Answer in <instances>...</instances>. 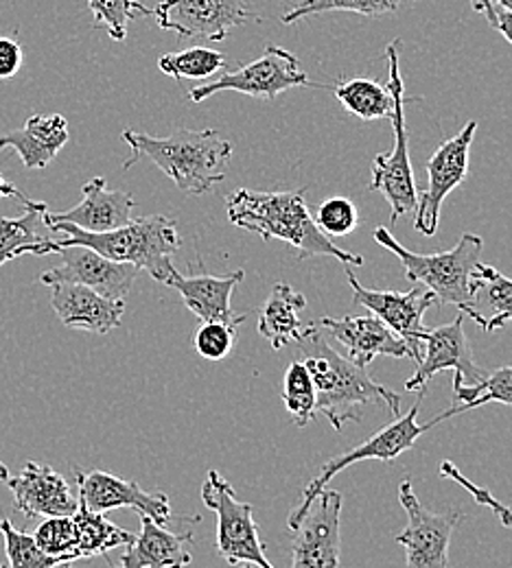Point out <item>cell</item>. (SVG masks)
Listing matches in <instances>:
<instances>
[{
  "label": "cell",
  "instance_id": "cell-40",
  "mask_svg": "<svg viewBox=\"0 0 512 568\" xmlns=\"http://www.w3.org/2000/svg\"><path fill=\"white\" fill-rule=\"evenodd\" d=\"M22 67V47L13 38H0V79L16 77Z\"/></svg>",
  "mask_w": 512,
  "mask_h": 568
},
{
  "label": "cell",
  "instance_id": "cell-30",
  "mask_svg": "<svg viewBox=\"0 0 512 568\" xmlns=\"http://www.w3.org/2000/svg\"><path fill=\"white\" fill-rule=\"evenodd\" d=\"M228 62L220 51L195 47L180 53H167L158 60L162 74L173 79H209L215 72L225 71Z\"/></svg>",
  "mask_w": 512,
  "mask_h": 568
},
{
  "label": "cell",
  "instance_id": "cell-17",
  "mask_svg": "<svg viewBox=\"0 0 512 568\" xmlns=\"http://www.w3.org/2000/svg\"><path fill=\"white\" fill-rule=\"evenodd\" d=\"M79 503L90 511L106 514L110 509L130 507L139 516H149L158 525L171 520V503L164 493H147L137 481L114 477L103 470H74Z\"/></svg>",
  "mask_w": 512,
  "mask_h": 568
},
{
  "label": "cell",
  "instance_id": "cell-3",
  "mask_svg": "<svg viewBox=\"0 0 512 568\" xmlns=\"http://www.w3.org/2000/svg\"><path fill=\"white\" fill-rule=\"evenodd\" d=\"M121 136L132 149L123 169L147 158L187 195H207L215 189L225 180L232 158V144L223 141L215 130H178L164 139L126 130Z\"/></svg>",
  "mask_w": 512,
  "mask_h": 568
},
{
  "label": "cell",
  "instance_id": "cell-5",
  "mask_svg": "<svg viewBox=\"0 0 512 568\" xmlns=\"http://www.w3.org/2000/svg\"><path fill=\"white\" fill-rule=\"evenodd\" d=\"M49 230L62 236L56 241V254L62 247L83 245L110 261L137 265L141 272H147L153 281L162 284H167L175 272L171 256L180 250L182 243L175 221L164 214L132 219L123 227L101 234L83 232L71 223H53Z\"/></svg>",
  "mask_w": 512,
  "mask_h": 568
},
{
  "label": "cell",
  "instance_id": "cell-9",
  "mask_svg": "<svg viewBox=\"0 0 512 568\" xmlns=\"http://www.w3.org/2000/svg\"><path fill=\"white\" fill-rule=\"evenodd\" d=\"M298 85L315 88V83H311V79L300 69V62L293 53L285 51L283 47L270 44L257 62L241 67L237 71L221 72L215 81L191 88L189 99L193 103H202L218 92L230 90L263 101H277L279 94Z\"/></svg>",
  "mask_w": 512,
  "mask_h": 568
},
{
  "label": "cell",
  "instance_id": "cell-4",
  "mask_svg": "<svg viewBox=\"0 0 512 568\" xmlns=\"http://www.w3.org/2000/svg\"><path fill=\"white\" fill-rule=\"evenodd\" d=\"M374 241L401 261L408 281L425 284V288L436 295V302L455 306L484 328L486 317L475 308L478 293L482 288V281L475 274L480 254L484 250L482 236L466 232L449 252L436 254L410 252L394 239L390 227L383 225L374 230Z\"/></svg>",
  "mask_w": 512,
  "mask_h": 568
},
{
  "label": "cell",
  "instance_id": "cell-11",
  "mask_svg": "<svg viewBox=\"0 0 512 568\" xmlns=\"http://www.w3.org/2000/svg\"><path fill=\"white\" fill-rule=\"evenodd\" d=\"M399 503L408 514V525L396 536V542L405 547V568H449V545L462 514L428 509L414 495L410 479L399 486Z\"/></svg>",
  "mask_w": 512,
  "mask_h": 568
},
{
  "label": "cell",
  "instance_id": "cell-39",
  "mask_svg": "<svg viewBox=\"0 0 512 568\" xmlns=\"http://www.w3.org/2000/svg\"><path fill=\"white\" fill-rule=\"evenodd\" d=\"M440 475L442 477H446V479H451V481H455L460 488H464L471 497L475 498V503H480V505H484V507H489L498 518H500V523H502V527H506V529H512V507L509 505H504L502 500H498V498L493 497L486 488H480V486H475L471 479H466L451 462H442L440 464Z\"/></svg>",
  "mask_w": 512,
  "mask_h": 568
},
{
  "label": "cell",
  "instance_id": "cell-34",
  "mask_svg": "<svg viewBox=\"0 0 512 568\" xmlns=\"http://www.w3.org/2000/svg\"><path fill=\"white\" fill-rule=\"evenodd\" d=\"M88 9L94 18V27L106 29V33L123 42L128 36V24L141 16H151V9L139 0H88Z\"/></svg>",
  "mask_w": 512,
  "mask_h": 568
},
{
  "label": "cell",
  "instance_id": "cell-29",
  "mask_svg": "<svg viewBox=\"0 0 512 568\" xmlns=\"http://www.w3.org/2000/svg\"><path fill=\"white\" fill-rule=\"evenodd\" d=\"M335 99L344 110L367 123L392 116V94L388 85H381L374 79H349L333 88Z\"/></svg>",
  "mask_w": 512,
  "mask_h": 568
},
{
  "label": "cell",
  "instance_id": "cell-19",
  "mask_svg": "<svg viewBox=\"0 0 512 568\" xmlns=\"http://www.w3.org/2000/svg\"><path fill=\"white\" fill-rule=\"evenodd\" d=\"M81 193H83L81 204H77L71 211H64V213L47 211L44 214L47 227L53 223H71L83 232L101 234V232L123 227L134 219L132 216L137 209L134 197L126 191H110L103 178H92L90 182H86Z\"/></svg>",
  "mask_w": 512,
  "mask_h": 568
},
{
  "label": "cell",
  "instance_id": "cell-1",
  "mask_svg": "<svg viewBox=\"0 0 512 568\" xmlns=\"http://www.w3.org/2000/svg\"><path fill=\"white\" fill-rule=\"evenodd\" d=\"M298 344L315 385V414H322L335 430H342L347 423H360L368 403H383L392 416H401V396L374 383L367 367L333 351L324 328L309 324Z\"/></svg>",
  "mask_w": 512,
  "mask_h": 568
},
{
  "label": "cell",
  "instance_id": "cell-21",
  "mask_svg": "<svg viewBox=\"0 0 512 568\" xmlns=\"http://www.w3.org/2000/svg\"><path fill=\"white\" fill-rule=\"evenodd\" d=\"M51 288V306L64 326L97 335L121 326L126 300H110L83 284H53Z\"/></svg>",
  "mask_w": 512,
  "mask_h": 568
},
{
  "label": "cell",
  "instance_id": "cell-37",
  "mask_svg": "<svg viewBox=\"0 0 512 568\" xmlns=\"http://www.w3.org/2000/svg\"><path fill=\"white\" fill-rule=\"evenodd\" d=\"M245 317H239L234 322H202V326L193 335V346L198 355L209 361H221L230 355L237 344V331L245 322Z\"/></svg>",
  "mask_w": 512,
  "mask_h": 568
},
{
  "label": "cell",
  "instance_id": "cell-13",
  "mask_svg": "<svg viewBox=\"0 0 512 568\" xmlns=\"http://www.w3.org/2000/svg\"><path fill=\"white\" fill-rule=\"evenodd\" d=\"M478 132V121H469L453 139L442 142L428 162V189L419 197L414 230L434 236L439 232L440 209L449 193L458 189L469 173V151Z\"/></svg>",
  "mask_w": 512,
  "mask_h": 568
},
{
  "label": "cell",
  "instance_id": "cell-12",
  "mask_svg": "<svg viewBox=\"0 0 512 568\" xmlns=\"http://www.w3.org/2000/svg\"><path fill=\"white\" fill-rule=\"evenodd\" d=\"M347 281L353 288V302L358 306L372 311L374 317H379L396 337H401L412 351V361L419 363L423 356V344L428 335L423 315L428 308L436 304V295L421 286H414L405 293L367 288L358 281L351 267H347Z\"/></svg>",
  "mask_w": 512,
  "mask_h": 568
},
{
  "label": "cell",
  "instance_id": "cell-15",
  "mask_svg": "<svg viewBox=\"0 0 512 568\" xmlns=\"http://www.w3.org/2000/svg\"><path fill=\"white\" fill-rule=\"evenodd\" d=\"M464 313H460L451 324L428 328L423 356L416 363V372L412 378L405 381L408 392H421L428 389V383L432 376L444 369H453V387L458 385H478L486 378V369L475 365L473 351L466 339V333L462 328Z\"/></svg>",
  "mask_w": 512,
  "mask_h": 568
},
{
  "label": "cell",
  "instance_id": "cell-33",
  "mask_svg": "<svg viewBox=\"0 0 512 568\" xmlns=\"http://www.w3.org/2000/svg\"><path fill=\"white\" fill-rule=\"evenodd\" d=\"M408 0H302L288 13H283V24H293L302 18L327 13V11H355L367 18H379L394 13Z\"/></svg>",
  "mask_w": 512,
  "mask_h": 568
},
{
  "label": "cell",
  "instance_id": "cell-8",
  "mask_svg": "<svg viewBox=\"0 0 512 568\" xmlns=\"http://www.w3.org/2000/svg\"><path fill=\"white\" fill-rule=\"evenodd\" d=\"M202 500L218 516V551L228 565L248 562L274 568L265 556L252 505L239 500L232 486L218 470H211L202 484Z\"/></svg>",
  "mask_w": 512,
  "mask_h": 568
},
{
  "label": "cell",
  "instance_id": "cell-28",
  "mask_svg": "<svg viewBox=\"0 0 512 568\" xmlns=\"http://www.w3.org/2000/svg\"><path fill=\"white\" fill-rule=\"evenodd\" d=\"M491 403L511 405L512 407V365L489 372L486 378L478 385L453 387V405L446 412L439 414L432 423H428V428H434L453 416L466 414L471 409H478V407H484Z\"/></svg>",
  "mask_w": 512,
  "mask_h": 568
},
{
  "label": "cell",
  "instance_id": "cell-43",
  "mask_svg": "<svg viewBox=\"0 0 512 568\" xmlns=\"http://www.w3.org/2000/svg\"><path fill=\"white\" fill-rule=\"evenodd\" d=\"M471 7H473V11L484 13L486 20H489V24L493 22V18H495V4H493V0H471Z\"/></svg>",
  "mask_w": 512,
  "mask_h": 568
},
{
  "label": "cell",
  "instance_id": "cell-45",
  "mask_svg": "<svg viewBox=\"0 0 512 568\" xmlns=\"http://www.w3.org/2000/svg\"><path fill=\"white\" fill-rule=\"evenodd\" d=\"M498 7H502V9H509V11H512V0H498Z\"/></svg>",
  "mask_w": 512,
  "mask_h": 568
},
{
  "label": "cell",
  "instance_id": "cell-6",
  "mask_svg": "<svg viewBox=\"0 0 512 568\" xmlns=\"http://www.w3.org/2000/svg\"><path fill=\"white\" fill-rule=\"evenodd\" d=\"M401 40H394L385 47V62H388V90L392 94V128H394V146L388 153H379L372 162V180L370 191L381 193L390 204L392 221L396 223L405 214L416 213L419 206V189L414 180V169L410 160V136L405 123V83L401 77Z\"/></svg>",
  "mask_w": 512,
  "mask_h": 568
},
{
  "label": "cell",
  "instance_id": "cell-31",
  "mask_svg": "<svg viewBox=\"0 0 512 568\" xmlns=\"http://www.w3.org/2000/svg\"><path fill=\"white\" fill-rule=\"evenodd\" d=\"M475 274L482 281L480 293H484L486 304L491 306V315L484 324V333H495L512 322V278L484 263H478Z\"/></svg>",
  "mask_w": 512,
  "mask_h": 568
},
{
  "label": "cell",
  "instance_id": "cell-14",
  "mask_svg": "<svg viewBox=\"0 0 512 568\" xmlns=\"http://www.w3.org/2000/svg\"><path fill=\"white\" fill-rule=\"evenodd\" d=\"M342 495L324 488L293 527L292 568L340 567Z\"/></svg>",
  "mask_w": 512,
  "mask_h": 568
},
{
  "label": "cell",
  "instance_id": "cell-42",
  "mask_svg": "<svg viewBox=\"0 0 512 568\" xmlns=\"http://www.w3.org/2000/svg\"><path fill=\"white\" fill-rule=\"evenodd\" d=\"M4 197H13V200H18V202H22V206H29L33 200H29L18 186H13L11 182H7L4 180V175L0 173V200H4Z\"/></svg>",
  "mask_w": 512,
  "mask_h": 568
},
{
  "label": "cell",
  "instance_id": "cell-16",
  "mask_svg": "<svg viewBox=\"0 0 512 568\" xmlns=\"http://www.w3.org/2000/svg\"><path fill=\"white\" fill-rule=\"evenodd\" d=\"M58 256L62 258V263L53 270H47L40 276V283L47 286L83 284L110 300H126L141 274L137 265L110 261L83 245L62 247Z\"/></svg>",
  "mask_w": 512,
  "mask_h": 568
},
{
  "label": "cell",
  "instance_id": "cell-35",
  "mask_svg": "<svg viewBox=\"0 0 512 568\" xmlns=\"http://www.w3.org/2000/svg\"><path fill=\"white\" fill-rule=\"evenodd\" d=\"M38 547L60 565L77 562V531L73 516H51L33 534Z\"/></svg>",
  "mask_w": 512,
  "mask_h": 568
},
{
  "label": "cell",
  "instance_id": "cell-10",
  "mask_svg": "<svg viewBox=\"0 0 512 568\" xmlns=\"http://www.w3.org/2000/svg\"><path fill=\"white\" fill-rule=\"evenodd\" d=\"M151 16L162 31H173L182 40L221 42L248 22H261L243 0H160Z\"/></svg>",
  "mask_w": 512,
  "mask_h": 568
},
{
  "label": "cell",
  "instance_id": "cell-18",
  "mask_svg": "<svg viewBox=\"0 0 512 568\" xmlns=\"http://www.w3.org/2000/svg\"><path fill=\"white\" fill-rule=\"evenodd\" d=\"M7 488L13 495V507L29 516H73L79 507L69 481L51 466L27 462L20 473L7 477Z\"/></svg>",
  "mask_w": 512,
  "mask_h": 568
},
{
  "label": "cell",
  "instance_id": "cell-25",
  "mask_svg": "<svg viewBox=\"0 0 512 568\" xmlns=\"http://www.w3.org/2000/svg\"><path fill=\"white\" fill-rule=\"evenodd\" d=\"M307 306L302 293L285 283L274 284L270 297L259 311V335L270 342L272 351H283L298 344L302 337V322L298 313Z\"/></svg>",
  "mask_w": 512,
  "mask_h": 568
},
{
  "label": "cell",
  "instance_id": "cell-46",
  "mask_svg": "<svg viewBox=\"0 0 512 568\" xmlns=\"http://www.w3.org/2000/svg\"><path fill=\"white\" fill-rule=\"evenodd\" d=\"M0 568H4V567H0ZM56 568H71V565H60V567H56Z\"/></svg>",
  "mask_w": 512,
  "mask_h": 568
},
{
  "label": "cell",
  "instance_id": "cell-36",
  "mask_svg": "<svg viewBox=\"0 0 512 568\" xmlns=\"http://www.w3.org/2000/svg\"><path fill=\"white\" fill-rule=\"evenodd\" d=\"M0 534L4 540V554L11 568H56L60 562L47 556L31 534L16 529L7 518H0Z\"/></svg>",
  "mask_w": 512,
  "mask_h": 568
},
{
  "label": "cell",
  "instance_id": "cell-47",
  "mask_svg": "<svg viewBox=\"0 0 512 568\" xmlns=\"http://www.w3.org/2000/svg\"><path fill=\"white\" fill-rule=\"evenodd\" d=\"M243 568H250V567H243ZM257 568H261V567H257Z\"/></svg>",
  "mask_w": 512,
  "mask_h": 568
},
{
  "label": "cell",
  "instance_id": "cell-38",
  "mask_svg": "<svg viewBox=\"0 0 512 568\" xmlns=\"http://www.w3.org/2000/svg\"><path fill=\"white\" fill-rule=\"evenodd\" d=\"M315 225L331 236H349L358 227V209L347 197H331L318 206L313 214Z\"/></svg>",
  "mask_w": 512,
  "mask_h": 568
},
{
  "label": "cell",
  "instance_id": "cell-44",
  "mask_svg": "<svg viewBox=\"0 0 512 568\" xmlns=\"http://www.w3.org/2000/svg\"><path fill=\"white\" fill-rule=\"evenodd\" d=\"M7 477H9V470H7V466L0 462V481H7Z\"/></svg>",
  "mask_w": 512,
  "mask_h": 568
},
{
  "label": "cell",
  "instance_id": "cell-27",
  "mask_svg": "<svg viewBox=\"0 0 512 568\" xmlns=\"http://www.w3.org/2000/svg\"><path fill=\"white\" fill-rule=\"evenodd\" d=\"M74 531H77V560H90L97 556H106L108 551L130 545L134 534L117 527L103 514L90 511L79 503L73 514Z\"/></svg>",
  "mask_w": 512,
  "mask_h": 568
},
{
  "label": "cell",
  "instance_id": "cell-23",
  "mask_svg": "<svg viewBox=\"0 0 512 568\" xmlns=\"http://www.w3.org/2000/svg\"><path fill=\"white\" fill-rule=\"evenodd\" d=\"M245 278V272L239 270L228 276H209L204 272L191 274V276H180L175 270L171 278L167 281V286H173L187 308L198 315L202 322H234L239 317H245L243 313H234L230 306V297L234 286Z\"/></svg>",
  "mask_w": 512,
  "mask_h": 568
},
{
  "label": "cell",
  "instance_id": "cell-24",
  "mask_svg": "<svg viewBox=\"0 0 512 568\" xmlns=\"http://www.w3.org/2000/svg\"><path fill=\"white\" fill-rule=\"evenodd\" d=\"M69 142V123L62 114L31 116L22 130L0 136V149H13L27 169H47Z\"/></svg>",
  "mask_w": 512,
  "mask_h": 568
},
{
  "label": "cell",
  "instance_id": "cell-2",
  "mask_svg": "<svg viewBox=\"0 0 512 568\" xmlns=\"http://www.w3.org/2000/svg\"><path fill=\"white\" fill-rule=\"evenodd\" d=\"M228 221L241 230L257 232L265 241L279 239L298 250V261L329 256L344 265H364V256L338 247L313 221L307 206V189L261 193L239 189L225 197Z\"/></svg>",
  "mask_w": 512,
  "mask_h": 568
},
{
  "label": "cell",
  "instance_id": "cell-32",
  "mask_svg": "<svg viewBox=\"0 0 512 568\" xmlns=\"http://www.w3.org/2000/svg\"><path fill=\"white\" fill-rule=\"evenodd\" d=\"M283 405L300 428L315 416V385L302 361H293L283 376Z\"/></svg>",
  "mask_w": 512,
  "mask_h": 568
},
{
  "label": "cell",
  "instance_id": "cell-41",
  "mask_svg": "<svg viewBox=\"0 0 512 568\" xmlns=\"http://www.w3.org/2000/svg\"><path fill=\"white\" fill-rule=\"evenodd\" d=\"M491 27L498 29L512 44V11L502 9V7H495V18H493Z\"/></svg>",
  "mask_w": 512,
  "mask_h": 568
},
{
  "label": "cell",
  "instance_id": "cell-26",
  "mask_svg": "<svg viewBox=\"0 0 512 568\" xmlns=\"http://www.w3.org/2000/svg\"><path fill=\"white\" fill-rule=\"evenodd\" d=\"M47 211V204L31 202L22 216H0V267L20 256H47V247L53 241L44 234Z\"/></svg>",
  "mask_w": 512,
  "mask_h": 568
},
{
  "label": "cell",
  "instance_id": "cell-7",
  "mask_svg": "<svg viewBox=\"0 0 512 568\" xmlns=\"http://www.w3.org/2000/svg\"><path fill=\"white\" fill-rule=\"evenodd\" d=\"M425 392L428 389H421L419 392V398L414 403V407L405 414V416H399L392 425L383 426L381 430H377L372 437H368L364 444H360L358 448L353 450H347L333 459H329L320 475L302 490V498H300V505L293 509L288 518V527L293 529L298 525V520L302 518V514L311 507V503L315 500V497L329 486V481L340 475L342 470H347L349 466L353 464H360V462H394L399 455H403L405 450H410L416 439L428 433L430 428L428 425H419V409H421V403L425 398Z\"/></svg>",
  "mask_w": 512,
  "mask_h": 568
},
{
  "label": "cell",
  "instance_id": "cell-20",
  "mask_svg": "<svg viewBox=\"0 0 512 568\" xmlns=\"http://www.w3.org/2000/svg\"><path fill=\"white\" fill-rule=\"evenodd\" d=\"M320 328H324L338 344L347 348V356L360 365L368 367L377 356H394L403 358L410 356V346L396 337L379 317L362 315V317H322L315 322Z\"/></svg>",
  "mask_w": 512,
  "mask_h": 568
},
{
  "label": "cell",
  "instance_id": "cell-22",
  "mask_svg": "<svg viewBox=\"0 0 512 568\" xmlns=\"http://www.w3.org/2000/svg\"><path fill=\"white\" fill-rule=\"evenodd\" d=\"M193 531H169L149 516H141V534L128 545L119 565L108 568H184L193 562L189 545Z\"/></svg>",
  "mask_w": 512,
  "mask_h": 568
}]
</instances>
